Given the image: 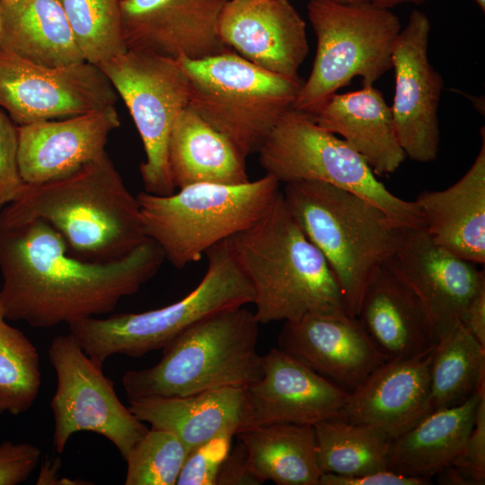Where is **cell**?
I'll return each mask as SVG.
<instances>
[{
	"label": "cell",
	"instance_id": "6da1fadb",
	"mask_svg": "<svg viewBox=\"0 0 485 485\" xmlns=\"http://www.w3.org/2000/svg\"><path fill=\"white\" fill-rule=\"evenodd\" d=\"M164 260L150 238L121 259L99 262L73 256L44 221L0 225V299L5 318L51 328L109 314L154 277Z\"/></svg>",
	"mask_w": 485,
	"mask_h": 485
},
{
	"label": "cell",
	"instance_id": "7a4b0ae2",
	"mask_svg": "<svg viewBox=\"0 0 485 485\" xmlns=\"http://www.w3.org/2000/svg\"><path fill=\"white\" fill-rule=\"evenodd\" d=\"M41 220L64 239L68 251L90 261L121 259L147 237L137 196L108 154L65 177L24 184L0 209V225Z\"/></svg>",
	"mask_w": 485,
	"mask_h": 485
},
{
	"label": "cell",
	"instance_id": "3957f363",
	"mask_svg": "<svg viewBox=\"0 0 485 485\" xmlns=\"http://www.w3.org/2000/svg\"><path fill=\"white\" fill-rule=\"evenodd\" d=\"M228 242L253 289V313L260 324L348 314L333 272L290 213L281 191L263 217Z\"/></svg>",
	"mask_w": 485,
	"mask_h": 485
},
{
	"label": "cell",
	"instance_id": "277c9868",
	"mask_svg": "<svg viewBox=\"0 0 485 485\" xmlns=\"http://www.w3.org/2000/svg\"><path fill=\"white\" fill-rule=\"evenodd\" d=\"M290 213L325 258L357 317L366 284L394 253L401 230L379 207L348 190L317 181L284 184Z\"/></svg>",
	"mask_w": 485,
	"mask_h": 485
},
{
	"label": "cell",
	"instance_id": "5b68a950",
	"mask_svg": "<svg viewBox=\"0 0 485 485\" xmlns=\"http://www.w3.org/2000/svg\"><path fill=\"white\" fill-rule=\"evenodd\" d=\"M259 328L254 313L245 306L197 322L163 348L156 365L124 374L122 385L128 401L246 388L262 373Z\"/></svg>",
	"mask_w": 485,
	"mask_h": 485
},
{
	"label": "cell",
	"instance_id": "8992f818",
	"mask_svg": "<svg viewBox=\"0 0 485 485\" xmlns=\"http://www.w3.org/2000/svg\"><path fill=\"white\" fill-rule=\"evenodd\" d=\"M205 255L207 268L198 285L181 300L143 313L90 317L69 325L70 333L97 365L116 354L139 357L163 349L197 322L253 302V289L240 268L228 239Z\"/></svg>",
	"mask_w": 485,
	"mask_h": 485
},
{
	"label": "cell",
	"instance_id": "52a82bcc",
	"mask_svg": "<svg viewBox=\"0 0 485 485\" xmlns=\"http://www.w3.org/2000/svg\"><path fill=\"white\" fill-rule=\"evenodd\" d=\"M271 175L245 183H197L177 192L137 195L145 234L177 269L201 260L215 244L251 227L280 193Z\"/></svg>",
	"mask_w": 485,
	"mask_h": 485
},
{
	"label": "cell",
	"instance_id": "ba28073f",
	"mask_svg": "<svg viewBox=\"0 0 485 485\" xmlns=\"http://www.w3.org/2000/svg\"><path fill=\"white\" fill-rule=\"evenodd\" d=\"M189 81V104L246 159L257 153L302 80L265 70L229 49L201 59H177Z\"/></svg>",
	"mask_w": 485,
	"mask_h": 485
},
{
	"label": "cell",
	"instance_id": "9c48e42d",
	"mask_svg": "<svg viewBox=\"0 0 485 485\" xmlns=\"http://www.w3.org/2000/svg\"><path fill=\"white\" fill-rule=\"evenodd\" d=\"M307 12L317 49L292 108L311 114L353 78L373 86L390 70L401 25L390 9L366 2L310 0Z\"/></svg>",
	"mask_w": 485,
	"mask_h": 485
},
{
	"label": "cell",
	"instance_id": "30bf717a",
	"mask_svg": "<svg viewBox=\"0 0 485 485\" xmlns=\"http://www.w3.org/2000/svg\"><path fill=\"white\" fill-rule=\"evenodd\" d=\"M257 153L266 174L280 184L329 183L368 200L401 228L424 226L415 201L392 194L358 153L304 111L286 110Z\"/></svg>",
	"mask_w": 485,
	"mask_h": 485
},
{
	"label": "cell",
	"instance_id": "8fae6325",
	"mask_svg": "<svg viewBox=\"0 0 485 485\" xmlns=\"http://www.w3.org/2000/svg\"><path fill=\"white\" fill-rule=\"evenodd\" d=\"M123 100L141 137L146 159L139 165L145 191H175L167 149L172 127L189 104L188 77L177 60L127 50L99 66Z\"/></svg>",
	"mask_w": 485,
	"mask_h": 485
},
{
	"label": "cell",
	"instance_id": "7c38bea8",
	"mask_svg": "<svg viewBox=\"0 0 485 485\" xmlns=\"http://www.w3.org/2000/svg\"><path fill=\"white\" fill-rule=\"evenodd\" d=\"M48 355L57 378L50 401L56 452L63 453L73 434L89 431L110 440L126 461L148 431L144 422L121 403L113 381L70 332L55 337Z\"/></svg>",
	"mask_w": 485,
	"mask_h": 485
},
{
	"label": "cell",
	"instance_id": "4fadbf2b",
	"mask_svg": "<svg viewBox=\"0 0 485 485\" xmlns=\"http://www.w3.org/2000/svg\"><path fill=\"white\" fill-rule=\"evenodd\" d=\"M118 97L97 66L48 67L0 48V107L19 126L97 111Z\"/></svg>",
	"mask_w": 485,
	"mask_h": 485
},
{
	"label": "cell",
	"instance_id": "5bb4252c",
	"mask_svg": "<svg viewBox=\"0 0 485 485\" xmlns=\"http://www.w3.org/2000/svg\"><path fill=\"white\" fill-rule=\"evenodd\" d=\"M430 31L427 14L413 10L392 52L395 130L406 156L419 163L436 160L440 145L438 107L444 80L428 59Z\"/></svg>",
	"mask_w": 485,
	"mask_h": 485
},
{
	"label": "cell",
	"instance_id": "9a60e30c",
	"mask_svg": "<svg viewBox=\"0 0 485 485\" xmlns=\"http://www.w3.org/2000/svg\"><path fill=\"white\" fill-rule=\"evenodd\" d=\"M348 395V391L273 348L262 356L260 377L245 388L239 432L276 423L314 426L343 419Z\"/></svg>",
	"mask_w": 485,
	"mask_h": 485
},
{
	"label": "cell",
	"instance_id": "2e32d148",
	"mask_svg": "<svg viewBox=\"0 0 485 485\" xmlns=\"http://www.w3.org/2000/svg\"><path fill=\"white\" fill-rule=\"evenodd\" d=\"M228 0H120L127 50L177 60L201 59L229 50L219 34Z\"/></svg>",
	"mask_w": 485,
	"mask_h": 485
},
{
	"label": "cell",
	"instance_id": "e0dca14e",
	"mask_svg": "<svg viewBox=\"0 0 485 485\" xmlns=\"http://www.w3.org/2000/svg\"><path fill=\"white\" fill-rule=\"evenodd\" d=\"M388 263L419 297L439 337L462 322L485 286L483 269L434 242L424 227L403 228Z\"/></svg>",
	"mask_w": 485,
	"mask_h": 485
},
{
	"label": "cell",
	"instance_id": "ac0fdd59",
	"mask_svg": "<svg viewBox=\"0 0 485 485\" xmlns=\"http://www.w3.org/2000/svg\"><path fill=\"white\" fill-rule=\"evenodd\" d=\"M219 34L246 60L301 81L298 70L309 52L305 22L288 0H228Z\"/></svg>",
	"mask_w": 485,
	"mask_h": 485
},
{
	"label": "cell",
	"instance_id": "d6986e66",
	"mask_svg": "<svg viewBox=\"0 0 485 485\" xmlns=\"http://www.w3.org/2000/svg\"><path fill=\"white\" fill-rule=\"evenodd\" d=\"M120 125L115 106L73 117L20 125L18 167L24 184L69 175L106 154L110 134Z\"/></svg>",
	"mask_w": 485,
	"mask_h": 485
},
{
	"label": "cell",
	"instance_id": "ffe728a7",
	"mask_svg": "<svg viewBox=\"0 0 485 485\" xmlns=\"http://www.w3.org/2000/svg\"><path fill=\"white\" fill-rule=\"evenodd\" d=\"M278 344V348L348 392L388 360L358 318L348 314L307 315L286 322Z\"/></svg>",
	"mask_w": 485,
	"mask_h": 485
},
{
	"label": "cell",
	"instance_id": "44dd1931",
	"mask_svg": "<svg viewBox=\"0 0 485 485\" xmlns=\"http://www.w3.org/2000/svg\"><path fill=\"white\" fill-rule=\"evenodd\" d=\"M357 318L388 360L424 356L440 339L419 297L388 261L368 280Z\"/></svg>",
	"mask_w": 485,
	"mask_h": 485
},
{
	"label": "cell",
	"instance_id": "7402d4cb",
	"mask_svg": "<svg viewBox=\"0 0 485 485\" xmlns=\"http://www.w3.org/2000/svg\"><path fill=\"white\" fill-rule=\"evenodd\" d=\"M435 349V348H434ZM404 360H386L349 395L343 419L376 427L392 438L430 413L433 352Z\"/></svg>",
	"mask_w": 485,
	"mask_h": 485
},
{
	"label": "cell",
	"instance_id": "603a6c76",
	"mask_svg": "<svg viewBox=\"0 0 485 485\" xmlns=\"http://www.w3.org/2000/svg\"><path fill=\"white\" fill-rule=\"evenodd\" d=\"M465 174L443 190H424L414 200L424 229L441 247L477 265L485 263V132Z\"/></svg>",
	"mask_w": 485,
	"mask_h": 485
},
{
	"label": "cell",
	"instance_id": "cb8c5ba5",
	"mask_svg": "<svg viewBox=\"0 0 485 485\" xmlns=\"http://www.w3.org/2000/svg\"><path fill=\"white\" fill-rule=\"evenodd\" d=\"M309 115L322 128L340 135L376 176L395 172L407 158L397 137L391 107L374 86L336 93Z\"/></svg>",
	"mask_w": 485,
	"mask_h": 485
},
{
	"label": "cell",
	"instance_id": "d4e9b609",
	"mask_svg": "<svg viewBox=\"0 0 485 485\" xmlns=\"http://www.w3.org/2000/svg\"><path fill=\"white\" fill-rule=\"evenodd\" d=\"M245 388L225 387L184 397L129 401L128 409L152 428L173 433L189 453L224 435L236 436L242 425Z\"/></svg>",
	"mask_w": 485,
	"mask_h": 485
},
{
	"label": "cell",
	"instance_id": "484cf974",
	"mask_svg": "<svg viewBox=\"0 0 485 485\" xmlns=\"http://www.w3.org/2000/svg\"><path fill=\"white\" fill-rule=\"evenodd\" d=\"M483 396L485 393L477 392L459 405L433 410L392 438L387 469L431 481L462 452Z\"/></svg>",
	"mask_w": 485,
	"mask_h": 485
},
{
	"label": "cell",
	"instance_id": "4316f807",
	"mask_svg": "<svg viewBox=\"0 0 485 485\" xmlns=\"http://www.w3.org/2000/svg\"><path fill=\"white\" fill-rule=\"evenodd\" d=\"M167 161L175 190L197 183L235 185L250 181L245 158L189 106L171 131Z\"/></svg>",
	"mask_w": 485,
	"mask_h": 485
},
{
	"label": "cell",
	"instance_id": "83f0119b",
	"mask_svg": "<svg viewBox=\"0 0 485 485\" xmlns=\"http://www.w3.org/2000/svg\"><path fill=\"white\" fill-rule=\"evenodd\" d=\"M0 48L37 65L61 67L84 62L60 0H0Z\"/></svg>",
	"mask_w": 485,
	"mask_h": 485
},
{
	"label": "cell",
	"instance_id": "f1b7e54d",
	"mask_svg": "<svg viewBox=\"0 0 485 485\" xmlns=\"http://www.w3.org/2000/svg\"><path fill=\"white\" fill-rule=\"evenodd\" d=\"M236 436L259 484L319 485L322 472L313 426L276 423L243 429Z\"/></svg>",
	"mask_w": 485,
	"mask_h": 485
},
{
	"label": "cell",
	"instance_id": "f546056e",
	"mask_svg": "<svg viewBox=\"0 0 485 485\" xmlns=\"http://www.w3.org/2000/svg\"><path fill=\"white\" fill-rule=\"evenodd\" d=\"M430 412L485 393V347L457 323L443 334L430 364Z\"/></svg>",
	"mask_w": 485,
	"mask_h": 485
},
{
	"label": "cell",
	"instance_id": "4dcf8cb0",
	"mask_svg": "<svg viewBox=\"0 0 485 485\" xmlns=\"http://www.w3.org/2000/svg\"><path fill=\"white\" fill-rule=\"evenodd\" d=\"M313 428L322 473L359 476L387 469L392 438L382 429L340 418L320 422Z\"/></svg>",
	"mask_w": 485,
	"mask_h": 485
},
{
	"label": "cell",
	"instance_id": "1f68e13d",
	"mask_svg": "<svg viewBox=\"0 0 485 485\" xmlns=\"http://www.w3.org/2000/svg\"><path fill=\"white\" fill-rule=\"evenodd\" d=\"M119 1L60 0L85 62L99 67L127 51Z\"/></svg>",
	"mask_w": 485,
	"mask_h": 485
},
{
	"label": "cell",
	"instance_id": "d6a6232c",
	"mask_svg": "<svg viewBox=\"0 0 485 485\" xmlns=\"http://www.w3.org/2000/svg\"><path fill=\"white\" fill-rule=\"evenodd\" d=\"M0 299V402L12 415L27 411L40 386V356L18 329L7 323Z\"/></svg>",
	"mask_w": 485,
	"mask_h": 485
},
{
	"label": "cell",
	"instance_id": "836d02e7",
	"mask_svg": "<svg viewBox=\"0 0 485 485\" xmlns=\"http://www.w3.org/2000/svg\"><path fill=\"white\" fill-rule=\"evenodd\" d=\"M188 454L173 433L151 428L126 460L125 484L176 485Z\"/></svg>",
	"mask_w": 485,
	"mask_h": 485
},
{
	"label": "cell",
	"instance_id": "e575fe53",
	"mask_svg": "<svg viewBox=\"0 0 485 485\" xmlns=\"http://www.w3.org/2000/svg\"><path fill=\"white\" fill-rule=\"evenodd\" d=\"M233 436L224 434L191 450L176 485H216L219 469L230 452Z\"/></svg>",
	"mask_w": 485,
	"mask_h": 485
},
{
	"label": "cell",
	"instance_id": "d590c367",
	"mask_svg": "<svg viewBox=\"0 0 485 485\" xmlns=\"http://www.w3.org/2000/svg\"><path fill=\"white\" fill-rule=\"evenodd\" d=\"M24 183L18 167V130L0 110V209L12 202Z\"/></svg>",
	"mask_w": 485,
	"mask_h": 485
},
{
	"label": "cell",
	"instance_id": "8d00e7d4",
	"mask_svg": "<svg viewBox=\"0 0 485 485\" xmlns=\"http://www.w3.org/2000/svg\"><path fill=\"white\" fill-rule=\"evenodd\" d=\"M471 485L485 483V396L477 406L474 423L460 454L451 465Z\"/></svg>",
	"mask_w": 485,
	"mask_h": 485
},
{
	"label": "cell",
	"instance_id": "74e56055",
	"mask_svg": "<svg viewBox=\"0 0 485 485\" xmlns=\"http://www.w3.org/2000/svg\"><path fill=\"white\" fill-rule=\"evenodd\" d=\"M41 456L39 447L29 443L0 444V485L25 481L37 467Z\"/></svg>",
	"mask_w": 485,
	"mask_h": 485
},
{
	"label": "cell",
	"instance_id": "f35d334b",
	"mask_svg": "<svg viewBox=\"0 0 485 485\" xmlns=\"http://www.w3.org/2000/svg\"><path fill=\"white\" fill-rule=\"evenodd\" d=\"M431 481L396 473L388 469L359 476L322 473L319 485H428Z\"/></svg>",
	"mask_w": 485,
	"mask_h": 485
},
{
	"label": "cell",
	"instance_id": "ab89813d",
	"mask_svg": "<svg viewBox=\"0 0 485 485\" xmlns=\"http://www.w3.org/2000/svg\"><path fill=\"white\" fill-rule=\"evenodd\" d=\"M220 484H259L248 468L245 449L240 442L233 452H229L219 469L216 485Z\"/></svg>",
	"mask_w": 485,
	"mask_h": 485
},
{
	"label": "cell",
	"instance_id": "60d3db41",
	"mask_svg": "<svg viewBox=\"0 0 485 485\" xmlns=\"http://www.w3.org/2000/svg\"><path fill=\"white\" fill-rule=\"evenodd\" d=\"M462 323L485 347V286L476 293L467 304Z\"/></svg>",
	"mask_w": 485,
	"mask_h": 485
},
{
	"label": "cell",
	"instance_id": "b9f144b4",
	"mask_svg": "<svg viewBox=\"0 0 485 485\" xmlns=\"http://www.w3.org/2000/svg\"><path fill=\"white\" fill-rule=\"evenodd\" d=\"M360 2H366L372 4L376 6L384 7V8H392L399 4H422L428 0H359Z\"/></svg>",
	"mask_w": 485,
	"mask_h": 485
},
{
	"label": "cell",
	"instance_id": "7bdbcfd3",
	"mask_svg": "<svg viewBox=\"0 0 485 485\" xmlns=\"http://www.w3.org/2000/svg\"><path fill=\"white\" fill-rule=\"evenodd\" d=\"M3 31H4V17H3L2 4L0 1V45H1L2 38H3Z\"/></svg>",
	"mask_w": 485,
	"mask_h": 485
},
{
	"label": "cell",
	"instance_id": "ee69618b",
	"mask_svg": "<svg viewBox=\"0 0 485 485\" xmlns=\"http://www.w3.org/2000/svg\"><path fill=\"white\" fill-rule=\"evenodd\" d=\"M479 7L481 9L482 12L485 11V0H473Z\"/></svg>",
	"mask_w": 485,
	"mask_h": 485
},
{
	"label": "cell",
	"instance_id": "f6af8a7d",
	"mask_svg": "<svg viewBox=\"0 0 485 485\" xmlns=\"http://www.w3.org/2000/svg\"><path fill=\"white\" fill-rule=\"evenodd\" d=\"M336 1H340V2H350V3L360 2L359 0H336Z\"/></svg>",
	"mask_w": 485,
	"mask_h": 485
},
{
	"label": "cell",
	"instance_id": "bcb514c9",
	"mask_svg": "<svg viewBox=\"0 0 485 485\" xmlns=\"http://www.w3.org/2000/svg\"><path fill=\"white\" fill-rule=\"evenodd\" d=\"M3 411H4V408L0 402V413L3 412Z\"/></svg>",
	"mask_w": 485,
	"mask_h": 485
}]
</instances>
